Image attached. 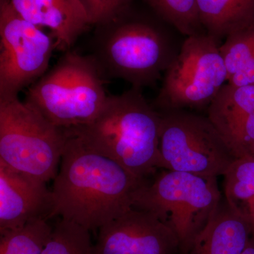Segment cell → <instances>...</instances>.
I'll return each mask as SVG.
<instances>
[{"label": "cell", "instance_id": "cell-1", "mask_svg": "<svg viewBox=\"0 0 254 254\" xmlns=\"http://www.w3.org/2000/svg\"><path fill=\"white\" fill-rule=\"evenodd\" d=\"M64 131L66 143L51 190V218L60 216L90 231L99 230L133 208L138 190L147 182Z\"/></svg>", "mask_w": 254, "mask_h": 254}, {"label": "cell", "instance_id": "cell-2", "mask_svg": "<svg viewBox=\"0 0 254 254\" xmlns=\"http://www.w3.org/2000/svg\"><path fill=\"white\" fill-rule=\"evenodd\" d=\"M141 90L131 87L122 94L109 95L93 121L66 131L90 149L145 180L158 169L162 117Z\"/></svg>", "mask_w": 254, "mask_h": 254}, {"label": "cell", "instance_id": "cell-3", "mask_svg": "<svg viewBox=\"0 0 254 254\" xmlns=\"http://www.w3.org/2000/svg\"><path fill=\"white\" fill-rule=\"evenodd\" d=\"M129 8L95 26L90 55L103 78H119L133 88L154 86L178 55L182 45L149 18Z\"/></svg>", "mask_w": 254, "mask_h": 254}, {"label": "cell", "instance_id": "cell-4", "mask_svg": "<svg viewBox=\"0 0 254 254\" xmlns=\"http://www.w3.org/2000/svg\"><path fill=\"white\" fill-rule=\"evenodd\" d=\"M104 78L90 55L68 50L56 64L28 87L24 101L64 130L93 121L109 95Z\"/></svg>", "mask_w": 254, "mask_h": 254}, {"label": "cell", "instance_id": "cell-5", "mask_svg": "<svg viewBox=\"0 0 254 254\" xmlns=\"http://www.w3.org/2000/svg\"><path fill=\"white\" fill-rule=\"evenodd\" d=\"M218 177L164 170L138 190L133 208L154 214L170 227L187 254L221 203Z\"/></svg>", "mask_w": 254, "mask_h": 254}, {"label": "cell", "instance_id": "cell-6", "mask_svg": "<svg viewBox=\"0 0 254 254\" xmlns=\"http://www.w3.org/2000/svg\"><path fill=\"white\" fill-rule=\"evenodd\" d=\"M65 131L18 96L0 98V160L48 182L58 173Z\"/></svg>", "mask_w": 254, "mask_h": 254}, {"label": "cell", "instance_id": "cell-7", "mask_svg": "<svg viewBox=\"0 0 254 254\" xmlns=\"http://www.w3.org/2000/svg\"><path fill=\"white\" fill-rule=\"evenodd\" d=\"M221 43L208 33L187 37L155 100L159 112L208 108L224 85L227 71Z\"/></svg>", "mask_w": 254, "mask_h": 254}, {"label": "cell", "instance_id": "cell-8", "mask_svg": "<svg viewBox=\"0 0 254 254\" xmlns=\"http://www.w3.org/2000/svg\"><path fill=\"white\" fill-rule=\"evenodd\" d=\"M158 168L205 177L225 175L236 160L208 117L160 112Z\"/></svg>", "mask_w": 254, "mask_h": 254}, {"label": "cell", "instance_id": "cell-9", "mask_svg": "<svg viewBox=\"0 0 254 254\" xmlns=\"http://www.w3.org/2000/svg\"><path fill=\"white\" fill-rule=\"evenodd\" d=\"M55 39L0 0V98L18 96L48 71Z\"/></svg>", "mask_w": 254, "mask_h": 254}, {"label": "cell", "instance_id": "cell-10", "mask_svg": "<svg viewBox=\"0 0 254 254\" xmlns=\"http://www.w3.org/2000/svg\"><path fill=\"white\" fill-rule=\"evenodd\" d=\"M175 232L146 210L132 208L100 227L91 254H176Z\"/></svg>", "mask_w": 254, "mask_h": 254}, {"label": "cell", "instance_id": "cell-11", "mask_svg": "<svg viewBox=\"0 0 254 254\" xmlns=\"http://www.w3.org/2000/svg\"><path fill=\"white\" fill-rule=\"evenodd\" d=\"M208 118L235 158L254 156V86L227 83L211 102Z\"/></svg>", "mask_w": 254, "mask_h": 254}, {"label": "cell", "instance_id": "cell-12", "mask_svg": "<svg viewBox=\"0 0 254 254\" xmlns=\"http://www.w3.org/2000/svg\"><path fill=\"white\" fill-rule=\"evenodd\" d=\"M53 202L46 182L0 160V233L38 218H51Z\"/></svg>", "mask_w": 254, "mask_h": 254}, {"label": "cell", "instance_id": "cell-13", "mask_svg": "<svg viewBox=\"0 0 254 254\" xmlns=\"http://www.w3.org/2000/svg\"><path fill=\"white\" fill-rule=\"evenodd\" d=\"M18 14L28 22L48 28L56 50L67 52L91 26L78 0H9Z\"/></svg>", "mask_w": 254, "mask_h": 254}, {"label": "cell", "instance_id": "cell-14", "mask_svg": "<svg viewBox=\"0 0 254 254\" xmlns=\"http://www.w3.org/2000/svg\"><path fill=\"white\" fill-rule=\"evenodd\" d=\"M252 235L250 224L225 201L220 203L187 254H242Z\"/></svg>", "mask_w": 254, "mask_h": 254}, {"label": "cell", "instance_id": "cell-15", "mask_svg": "<svg viewBox=\"0 0 254 254\" xmlns=\"http://www.w3.org/2000/svg\"><path fill=\"white\" fill-rule=\"evenodd\" d=\"M202 27L221 41L254 25V0H196Z\"/></svg>", "mask_w": 254, "mask_h": 254}, {"label": "cell", "instance_id": "cell-16", "mask_svg": "<svg viewBox=\"0 0 254 254\" xmlns=\"http://www.w3.org/2000/svg\"><path fill=\"white\" fill-rule=\"evenodd\" d=\"M224 177L225 201L250 224L254 236V156L236 159Z\"/></svg>", "mask_w": 254, "mask_h": 254}, {"label": "cell", "instance_id": "cell-17", "mask_svg": "<svg viewBox=\"0 0 254 254\" xmlns=\"http://www.w3.org/2000/svg\"><path fill=\"white\" fill-rule=\"evenodd\" d=\"M220 50L227 71V83L254 86V25L227 37Z\"/></svg>", "mask_w": 254, "mask_h": 254}, {"label": "cell", "instance_id": "cell-18", "mask_svg": "<svg viewBox=\"0 0 254 254\" xmlns=\"http://www.w3.org/2000/svg\"><path fill=\"white\" fill-rule=\"evenodd\" d=\"M52 232L48 220L38 218L0 233V254H42Z\"/></svg>", "mask_w": 254, "mask_h": 254}, {"label": "cell", "instance_id": "cell-19", "mask_svg": "<svg viewBox=\"0 0 254 254\" xmlns=\"http://www.w3.org/2000/svg\"><path fill=\"white\" fill-rule=\"evenodd\" d=\"M155 14L187 37L203 33L196 0H144Z\"/></svg>", "mask_w": 254, "mask_h": 254}, {"label": "cell", "instance_id": "cell-20", "mask_svg": "<svg viewBox=\"0 0 254 254\" xmlns=\"http://www.w3.org/2000/svg\"><path fill=\"white\" fill-rule=\"evenodd\" d=\"M92 247L90 230L60 219L42 254H91Z\"/></svg>", "mask_w": 254, "mask_h": 254}, {"label": "cell", "instance_id": "cell-21", "mask_svg": "<svg viewBox=\"0 0 254 254\" xmlns=\"http://www.w3.org/2000/svg\"><path fill=\"white\" fill-rule=\"evenodd\" d=\"M91 26L109 21L130 7L133 0H78Z\"/></svg>", "mask_w": 254, "mask_h": 254}, {"label": "cell", "instance_id": "cell-22", "mask_svg": "<svg viewBox=\"0 0 254 254\" xmlns=\"http://www.w3.org/2000/svg\"><path fill=\"white\" fill-rule=\"evenodd\" d=\"M242 254H254V236L250 237L247 247Z\"/></svg>", "mask_w": 254, "mask_h": 254}]
</instances>
